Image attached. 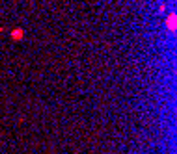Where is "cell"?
<instances>
[{
    "label": "cell",
    "mask_w": 177,
    "mask_h": 154,
    "mask_svg": "<svg viewBox=\"0 0 177 154\" xmlns=\"http://www.w3.org/2000/svg\"><path fill=\"white\" fill-rule=\"evenodd\" d=\"M159 11H160V13H164V11H166V6H164V4H160V6H159Z\"/></svg>",
    "instance_id": "cell-3"
},
{
    "label": "cell",
    "mask_w": 177,
    "mask_h": 154,
    "mask_svg": "<svg viewBox=\"0 0 177 154\" xmlns=\"http://www.w3.org/2000/svg\"><path fill=\"white\" fill-rule=\"evenodd\" d=\"M166 28L170 32H175V15L173 13H170L168 15V20H166Z\"/></svg>",
    "instance_id": "cell-2"
},
{
    "label": "cell",
    "mask_w": 177,
    "mask_h": 154,
    "mask_svg": "<svg viewBox=\"0 0 177 154\" xmlns=\"http://www.w3.org/2000/svg\"><path fill=\"white\" fill-rule=\"evenodd\" d=\"M10 37H11L13 41H21V39L24 37V30H23V28H15V30H11Z\"/></svg>",
    "instance_id": "cell-1"
}]
</instances>
